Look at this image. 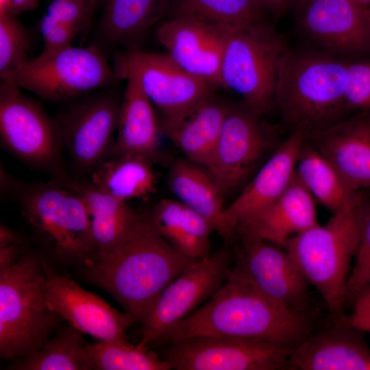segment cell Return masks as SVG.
I'll return each mask as SVG.
<instances>
[{"label":"cell","mask_w":370,"mask_h":370,"mask_svg":"<svg viewBox=\"0 0 370 370\" xmlns=\"http://www.w3.org/2000/svg\"><path fill=\"white\" fill-rule=\"evenodd\" d=\"M313 330L310 315L271 299L231 268L214 295L161 341L211 336L272 341L295 347Z\"/></svg>","instance_id":"obj_1"},{"label":"cell","mask_w":370,"mask_h":370,"mask_svg":"<svg viewBox=\"0 0 370 370\" xmlns=\"http://www.w3.org/2000/svg\"><path fill=\"white\" fill-rule=\"evenodd\" d=\"M197 260L172 246L156 229L150 214H140L118 245L81 269L89 283L109 293L140 322L162 291Z\"/></svg>","instance_id":"obj_2"},{"label":"cell","mask_w":370,"mask_h":370,"mask_svg":"<svg viewBox=\"0 0 370 370\" xmlns=\"http://www.w3.org/2000/svg\"><path fill=\"white\" fill-rule=\"evenodd\" d=\"M1 190L17 203L33 238L47 258L78 269L97 257L81 196L63 182H24L1 169Z\"/></svg>","instance_id":"obj_3"},{"label":"cell","mask_w":370,"mask_h":370,"mask_svg":"<svg viewBox=\"0 0 370 370\" xmlns=\"http://www.w3.org/2000/svg\"><path fill=\"white\" fill-rule=\"evenodd\" d=\"M316 48H288L280 56L274 106L309 136L343 119L348 60Z\"/></svg>","instance_id":"obj_4"},{"label":"cell","mask_w":370,"mask_h":370,"mask_svg":"<svg viewBox=\"0 0 370 370\" xmlns=\"http://www.w3.org/2000/svg\"><path fill=\"white\" fill-rule=\"evenodd\" d=\"M365 201L357 192L325 225L317 223L290 238L284 246L330 314H341L345 291L357 251Z\"/></svg>","instance_id":"obj_5"},{"label":"cell","mask_w":370,"mask_h":370,"mask_svg":"<svg viewBox=\"0 0 370 370\" xmlns=\"http://www.w3.org/2000/svg\"><path fill=\"white\" fill-rule=\"evenodd\" d=\"M42 256L29 245L10 268L0 271V356L25 357L50 339L62 319L48 306Z\"/></svg>","instance_id":"obj_6"},{"label":"cell","mask_w":370,"mask_h":370,"mask_svg":"<svg viewBox=\"0 0 370 370\" xmlns=\"http://www.w3.org/2000/svg\"><path fill=\"white\" fill-rule=\"evenodd\" d=\"M287 47L266 20L231 27L221 64L222 88L260 113L267 112L274 106L278 64Z\"/></svg>","instance_id":"obj_7"},{"label":"cell","mask_w":370,"mask_h":370,"mask_svg":"<svg viewBox=\"0 0 370 370\" xmlns=\"http://www.w3.org/2000/svg\"><path fill=\"white\" fill-rule=\"evenodd\" d=\"M1 79L51 101L69 100L118 79L97 47L72 45L42 52Z\"/></svg>","instance_id":"obj_8"},{"label":"cell","mask_w":370,"mask_h":370,"mask_svg":"<svg viewBox=\"0 0 370 370\" xmlns=\"http://www.w3.org/2000/svg\"><path fill=\"white\" fill-rule=\"evenodd\" d=\"M0 135L3 147L19 160L49 174L52 179L69 176L59 125L41 106L21 89L1 80Z\"/></svg>","instance_id":"obj_9"},{"label":"cell","mask_w":370,"mask_h":370,"mask_svg":"<svg viewBox=\"0 0 370 370\" xmlns=\"http://www.w3.org/2000/svg\"><path fill=\"white\" fill-rule=\"evenodd\" d=\"M118 79L136 77L161 115L159 124L174 122L213 97L214 87L190 75L166 53L127 49L114 57Z\"/></svg>","instance_id":"obj_10"},{"label":"cell","mask_w":370,"mask_h":370,"mask_svg":"<svg viewBox=\"0 0 370 370\" xmlns=\"http://www.w3.org/2000/svg\"><path fill=\"white\" fill-rule=\"evenodd\" d=\"M234 256L227 249L210 253L189 266L160 293L140 321L142 348L160 342L172 328L219 289L232 268Z\"/></svg>","instance_id":"obj_11"},{"label":"cell","mask_w":370,"mask_h":370,"mask_svg":"<svg viewBox=\"0 0 370 370\" xmlns=\"http://www.w3.org/2000/svg\"><path fill=\"white\" fill-rule=\"evenodd\" d=\"M294 347L272 341L197 336L168 342L160 354L175 370L287 368Z\"/></svg>","instance_id":"obj_12"},{"label":"cell","mask_w":370,"mask_h":370,"mask_svg":"<svg viewBox=\"0 0 370 370\" xmlns=\"http://www.w3.org/2000/svg\"><path fill=\"white\" fill-rule=\"evenodd\" d=\"M262 114L245 103L230 107L206 169L223 195L243 184L274 144Z\"/></svg>","instance_id":"obj_13"},{"label":"cell","mask_w":370,"mask_h":370,"mask_svg":"<svg viewBox=\"0 0 370 370\" xmlns=\"http://www.w3.org/2000/svg\"><path fill=\"white\" fill-rule=\"evenodd\" d=\"M121 102L111 93L80 100L56 118L76 177H88L106 159L117 129Z\"/></svg>","instance_id":"obj_14"},{"label":"cell","mask_w":370,"mask_h":370,"mask_svg":"<svg viewBox=\"0 0 370 370\" xmlns=\"http://www.w3.org/2000/svg\"><path fill=\"white\" fill-rule=\"evenodd\" d=\"M44 295L49 308L63 321L98 341L130 343L127 331L135 319L112 308L71 278L55 273L42 256Z\"/></svg>","instance_id":"obj_15"},{"label":"cell","mask_w":370,"mask_h":370,"mask_svg":"<svg viewBox=\"0 0 370 370\" xmlns=\"http://www.w3.org/2000/svg\"><path fill=\"white\" fill-rule=\"evenodd\" d=\"M295 26L314 48L343 57L367 52L370 34L364 9L350 0H297Z\"/></svg>","instance_id":"obj_16"},{"label":"cell","mask_w":370,"mask_h":370,"mask_svg":"<svg viewBox=\"0 0 370 370\" xmlns=\"http://www.w3.org/2000/svg\"><path fill=\"white\" fill-rule=\"evenodd\" d=\"M232 269L271 299L310 315V284L289 253L263 241H242Z\"/></svg>","instance_id":"obj_17"},{"label":"cell","mask_w":370,"mask_h":370,"mask_svg":"<svg viewBox=\"0 0 370 370\" xmlns=\"http://www.w3.org/2000/svg\"><path fill=\"white\" fill-rule=\"evenodd\" d=\"M231 27L174 16L157 27L156 38L182 69L217 88H222L221 64Z\"/></svg>","instance_id":"obj_18"},{"label":"cell","mask_w":370,"mask_h":370,"mask_svg":"<svg viewBox=\"0 0 370 370\" xmlns=\"http://www.w3.org/2000/svg\"><path fill=\"white\" fill-rule=\"evenodd\" d=\"M330 325L313 330L292 350L287 369L294 370H367L370 350L362 330L347 317H334Z\"/></svg>","instance_id":"obj_19"},{"label":"cell","mask_w":370,"mask_h":370,"mask_svg":"<svg viewBox=\"0 0 370 370\" xmlns=\"http://www.w3.org/2000/svg\"><path fill=\"white\" fill-rule=\"evenodd\" d=\"M306 138L305 132L293 130L226 208L227 219L235 232L239 223L268 207L288 187L295 176L297 156Z\"/></svg>","instance_id":"obj_20"},{"label":"cell","mask_w":370,"mask_h":370,"mask_svg":"<svg viewBox=\"0 0 370 370\" xmlns=\"http://www.w3.org/2000/svg\"><path fill=\"white\" fill-rule=\"evenodd\" d=\"M354 190L370 189V114L342 119L307 136Z\"/></svg>","instance_id":"obj_21"},{"label":"cell","mask_w":370,"mask_h":370,"mask_svg":"<svg viewBox=\"0 0 370 370\" xmlns=\"http://www.w3.org/2000/svg\"><path fill=\"white\" fill-rule=\"evenodd\" d=\"M315 200L295 176L271 205L239 223L241 241H263L284 247L288 241L319 223Z\"/></svg>","instance_id":"obj_22"},{"label":"cell","mask_w":370,"mask_h":370,"mask_svg":"<svg viewBox=\"0 0 370 370\" xmlns=\"http://www.w3.org/2000/svg\"><path fill=\"white\" fill-rule=\"evenodd\" d=\"M127 86L121 103L118 135L108 156L141 155L156 162L160 158L159 121L154 106L136 77L126 75Z\"/></svg>","instance_id":"obj_23"},{"label":"cell","mask_w":370,"mask_h":370,"mask_svg":"<svg viewBox=\"0 0 370 370\" xmlns=\"http://www.w3.org/2000/svg\"><path fill=\"white\" fill-rule=\"evenodd\" d=\"M168 185L177 200L207 219L225 242H232L236 234L226 217L224 195L206 168L177 160L170 168Z\"/></svg>","instance_id":"obj_24"},{"label":"cell","mask_w":370,"mask_h":370,"mask_svg":"<svg viewBox=\"0 0 370 370\" xmlns=\"http://www.w3.org/2000/svg\"><path fill=\"white\" fill-rule=\"evenodd\" d=\"M60 180L77 193L85 204L97 251V258L118 245L136 223L140 214L127 202L103 192L88 180L69 175Z\"/></svg>","instance_id":"obj_25"},{"label":"cell","mask_w":370,"mask_h":370,"mask_svg":"<svg viewBox=\"0 0 370 370\" xmlns=\"http://www.w3.org/2000/svg\"><path fill=\"white\" fill-rule=\"evenodd\" d=\"M230 107L214 95L180 119L160 125V132L173 141L186 159L206 168Z\"/></svg>","instance_id":"obj_26"},{"label":"cell","mask_w":370,"mask_h":370,"mask_svg":"<svg viewBox=\"0 0 370 370\" xmlns=\"http://www.w3.org/2000/svg\"><path fill=\"white\" fill-rule=\"evenodd\" d=\"M99 33L103 41L127 49L137 45L162 18L171 0H104Z\"/></svg>","instance_id":"obj_27"},{"label":"cell","mask_w":370,"mask_h":370,"mask_svg":"<svg viewBox=\"0 0 370 370\" xmlns=\"http://www.w3.org/2000/svg\"><path fill=\"white\" fill-rule=\"evenodd\" d=\"M150 215L158 232L181 253L197 260L210 253L213 225L177 199H162Z\"/></svg>","instance_id":"obj_28"},{"label":"cell","mask_w":370,"mask_h":370,"mask_svg":"<svg viewBox=\"0 0 370 370\" xmlns=\"http://www.w3.org/2000/svg\"><path fill=\"white\" fill-rule=\"evenodd\" d=\"M153 162L134 153L110 156L94 169L88 180L103 192L126 202L144 198L155 190L157 179Z\"/></svg>","instance_id":"obj_29"},{"label":"cell","mask_w":370,"mask_h":370,"mask_svg":"<svg viewBox=\"0 0 370 370\" xmlns=\"http://www.w3.org/2000/svg\"><path fill=\"white\" fill-rule=\"evenodd\" d=\"M295 176L316 201L332 212L358 192L345 183L334 166L307 138L297 156Z\"/></svg>","instance_id":"obj_30"},{"label":"cell","mask_w":370,"mask_h":370,"mask_svg":"<svg viewBox=\"0 0 370 370\" xmlns=\"http://www.w3.org/2000/svg\"><path fill=\"white\" fill-rule=\"evenodd\" d=\"M82 333L71 325L60 330L39 349L11 365L16 370H93Z\"/></svg>","instance_id":"obj_31"},{"label":"cell","mask_w":370,"mask_h":370,"mask_svg":"<svg viewBox=\"0 0 370 370\" xmlns=\"http://www.w3.org/2000/svg\"><path fill=\"white\" fill-rule=\"evenodd\" d=\"M258 0H171V17L186 16L230 27L265 21Z\"/></svg>","instance_id":"obj_32"},{"label":"cell","mask_w":370,"mask_h":370,"mask_svg":"<svg viewBox=\"0 0 370 370\" xmlns=\"http://www.w3.org/2000/svg\"><path fill=\"white\" fill-rule=\"evenodd\" d=\"M91 15L80 0H53L39 24L43 40L42 52L71 45L75 36L88 23Z\"/></svg>","instance_id":"obj_33"},{"label":"cell","mask_w":370,"mask_h":370,"mask_svg":"<svg viewBox=\"0 0 370 370\" xmlns=\"http://www.w3.org/2000/svg\"><path fill=\"white\" fill-rule=\"evenodd\" d=\"M86 352L93 370H171L160 354L131 343L98 341Z\"/></svg>","instance_id":"obj_34"},{"label":"cell","mask_w":370,"mask_h":370,"mask_svg":"<svg viewBox=\"0 0 370 370\" xmlns=\"http://www.w3.org/2000/svg\"><path fill=\"white\" fill-rule=\"evenodd\" d=\"M31 36L15 16L0 14V76L18 68L29 58Z\"/></svg>","instance_id":"obj_35"},{"label":"cell","mask_w":370,"mask_h":370,"mask_svg":"<svg viewBox=\"0 0 370 370\" xmlns=\"http://www.w3.org/2000/svg\"><path fill=\"white\" fill-rule=\"evenodd\" d=\"M370 287V204L365 205L359 241L345 291V304Z\"/></svg>","instance_id":"obj_36"},{"label":"cell","mask_w":370,"mask_h":370,"mask_svg":"<svg viewBox=\"0 0 370 370\" xmlns=\"http://www.w3.org/2000/svg\"><path fill=\"white\" fill-rule=\"evenodd\" d=\"M346 110L370 109V61H348Z\"/></svg>","instance_id":"obj_37"},{"label":"cell","mask_w":370,"mask_h":370,"mask_svg":"<svg viewBox=\"0 0 370 370\" xmlns=\"http://www.w3.org/2000/svg\"><path fill=\"white\" fill-rule=\"evenodd\" d=\"M352 304V312L347 317L349 321L370 336V287L361 292Z\"/></svg>","instance_id":"obj_38"},{"label":"cell","mask_w":370,"mask_h":370,"mask_svg":"<svg viewBox=\"0 0 370 370\" xmlns=\"http://www.w3.org/2000/svg\"><path fill=\"white\" fill-rule=\"evenodd\" d=\"M27 246L24 241L0 246V271L14 265Z\"/></svg>","instance_id":"obj_39"},{"label":"cell","mask_w":370,"mask_h":370,"mask_svg":"<svg viewBox=\"0 0 370 370\" xmlns=\"http://www.w3.org/2000/svg\"><path fill=\"white\" fill-rule=\"evenodd\" d=\"M39 0H0V14L16 16L36 8Z\"/></svg>","instance_id":"obj_40"},{"label":"cell","mask_w":370,"mask_h":370,"mask_svg":"<svg viewBox=\"0 0 370 370\" xmlns=\"http://www.w3.org/2000/svg\"><path fill=\"white\" fill-rule=\"evenodd\" d=\"M266 13L280 16L284 13L297 0H258Z\"/></svg>","instance_id":"obj_41"},{"label":"cell","mask_w":370,"mask_h":370,"mask_svg":"<svg viewBox=\"0 0 370 370\" xmlns=\"http://www.w3.org/2000/svg\"><path fill=\"white\" fill-rule=\"evenodd\" d=\"M20 235L4 223L0 225V246L21 242Z\"/></svg>","instance_id":"obj_42"},{"label":"cell","mask_w":370,"mask_h":370,"mask_svg":"<svg viewBox=\"0 0 370 370\" xmlns=\"http://www.w3.org/2000/svg\"><path fill=\"white\" fill-rule=\"evenodd\" d=\"M82 1L86 6L88 8V9L90 10V12L92 14L95 9L97 8V6L104 0H80Z\"/></svg>","instance_id":"obj_43"},{"label":"cell","mask_w":370,"mask_h":370,"mask_svg":"<svg viewBox=\"0 0 370 370\" xmlns=\"http://www.w3.org/2000/svg\"><path fill=\"white\" fill-rule=\"evenodd\" d=\"M356 5L362 9H367L370 7V0H350Z\"/></svg>","instance_id":"obj_44"},{"label":"cell","mask_w":370,"mask_h":370,"mask_svg":"<svg viewBox=\"0 0 370 370\" xmlns=\"http://www.w3.org/2000/svg\"><path fill=\"white\" fill-rule=\"evenodd\" d=\"M364 12H365V16L367 27H368L369 34H370V7L367 9H365Z\"/></svg>","instance_id":"obj_45"},{"label":"cell","mask_w":370,"mask_h":370,"mask_svg":"<svg viewBox=\"0 0 370 370\" xmlns=\"http://www.w3.org/2000/svg\"><path fill=\"white\" fill-rule=\"evenodd\" d=\"M367 370H370V360H369V364H368Z\"/></svg>","instance_id":"obj_46"},{"label":"cell","mask_w":370,"mask_h":370,"mask_svg":"<svg viewBox=\"0 0 370 370\" xmlns=\"http://www.w3.org/2000/svg\"><path fill=\"white\" fill-rule=\"evenodd\" d=\"M368 111H369V114H370V109H369Z\"/></svg>","instance_id":"obj_47"}]
</instances>
